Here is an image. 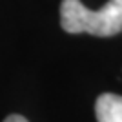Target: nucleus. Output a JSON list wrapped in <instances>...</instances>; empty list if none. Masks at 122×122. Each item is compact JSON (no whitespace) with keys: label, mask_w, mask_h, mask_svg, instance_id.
I'll list each match as a JSON object with an SVG mask.
<instances>
[{"label":"nucleus","mask_w":122,"mask_h":122,"mask_svg":"<svg viewBox=\"0 0 122 122\" xmlns=\"http://www.w3.org/2000/svg\"><path fill=\"white\" fill-rule=\"evenodd\" d=\"M98 122H122V97L115 93H102L95 102Z\"/></svg>","instance_id":"f03ea898"},{"label":"nucleus","mask_w":122,"mask_h":122,"mask_svg":"<svg viewBox=\"0 0 122 122\" xmlns=\"http://www.w3.org/2000/svg\"><path fill=\"white\" fill-rule=\"evenodd\" d=\"M4 122H29L27 118H24L22 115H9Z\"/></svg>","instance_id":"7ed1b4c3"},{"label":"nucleus","mask_w":122,"mask_h":122,"mask_svg":"<svg viewBox=\"0 0 122 122\" xmlns=\"http://www.w3.org/2000/svg\"><path fill=\"white\" fill-rule=\"evenodd\" d=\"M60 25L67 33L113 36L122 31V0H109L98 11L87 9L80 0H62Z\"/></svg>","instance_id":"f257e3e1"}]
</instances>
